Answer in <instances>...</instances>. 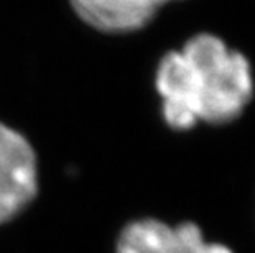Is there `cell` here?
<instances>
[{"label":"cell","instance_id":"277c9868","mask_svg":"<svg viewBox=\"0 0 255 253\" xmlns=\"http://www.w3.org/2000/svg\"><path fill=\"white\" fill-rule=\"evenodd\" d=\"M168 0H71L76 13L97 30L121 33L145 26Z\"/></svg>","mask_w":255,"mask_h":253},{"label":"cell","instance_id":"6da1fadb","mask_svg":"<svg viewBox=\"0 0 255 253\" xmlns=\"http://www.w3.org/2000/svg\"><path fill=\"white\" fill-rule=\"evenodd\" d=\"M156 90L163 100V117L175 130L198 122L227 123L242 114L254 94L251 64L218 36H193L181 51L161 59Z\"/></svg>","mask_w":255,"mask_h":253},{"label":"cell","instance_id":"3957f363","mask_svg":"<svg viewBox=\"0 0 255 253\" xmlns=\"http://www.w3.org/2000/svg\"><path fill=\"white\" fill-rule=\"evenodd\" d=\"M117 253H232L227 247L208 244L196 224L176 227L155 219L128 224L117 240Z\"/></svg>","mask_w":255,"mask_h":253},{"label":"cell","instance_id":"7a4b0ae2","mask_svg":"<svg viewBox=\"0 0 255 253\" xmlns=\"http://www.w3.org/2000/svg\"><path fill=\"white\" fill-rule=\"evenodd\" d=\"M36 191L33 148L21 133L0 123V225L23 211Z\"/></svg>","mask_w":255,"mask_h":253}]
</instances>
